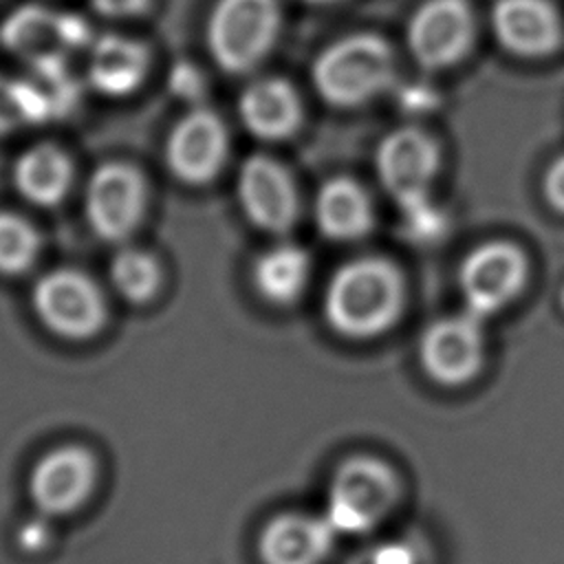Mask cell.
Listing matches in <instances>:
<instances>
[{
	"instance_id": "6da1fadb",
	"label": "cell",
	"mask_w": 564,
	"mask_h": 564,
	"mask_svg": "<svg viewBox=\"0 0 564 564\" xmlns=\"http://www.w3.org/2000/svg\"><path fill=\"white\" fill-rule=\"evenodd\" d=\"M403 306V280L383 258L366 256L339 267L324 291V319L348 339L388 330Z\"/></svg>"
},
{
	"instance_id": "7a4b0ae2",
	"label": "cell",
	"mask_w": 564,
	"mask_h": 564,
	"mask_svg": "<svg viewBox=\"0 0 564 564\" xmlns=\"http://www.w3.org/2000/svg\"><path fill=\"white\" fill-rule=\"evenodd\" d=\"M311 77L324 101L352 108L377 97L392 84L394 59L381 37L355 33L326 46L313 62Z\"/></svg>"
},
{
	"instance_id": "3957f363",
	"label": "cell",
	"mask_w": 564,
	"mask_h": 564,
	"mask_svg": "<svg viewBox=\"0 0 564 564\" xmlns=\"http://www.w3.org/2000/svg\"><path fill=\"white\" fill-rule=\"evenodd\" d=\"M399 482L394 471L372 456H352L330 476L324 518L344 535L372 531L397 505Z\"/></svg>"
},
{
	"instance_id": "277c9868",
	"label": "cell",
	"mask_w": 564,
	"mask_h": 564,
	"mask_svg": "<svg viewBox=\"0 0 564 564\" xmlns=\"http://www.w3.org/2000/svg\"><path fill=\"white\" fill-rule=\"evenodd\" d=\"M280 31L278 0H218L207 20V46L227 73L256 68Z\"/></svg>"
},
{
	"instance_id": "5b68a950",
	"label": "cell",
	"mask_w": 564,
	"mask_h": 564,
	"mask_svg": "<svg viewBox=\"0 0 564 564\" xmlns=\"http://www.w3.org/2000/svg\"><path fill=\"white\" fill-rule=\"evenodd\" d=\"M33 308L40 322L64 339H88L106 322V302L99 286L77 269H53L33 289Z\"/></svg>"
},
{
	"instance_id": "8992f818",
	"label": "cell",
	"mask_w": 564,
	"mask_h": 564,
	"mask_svg": "<svg viewBox=\"0 0 564 564\" xmlns=\"http://www.w3.org/2000/svg\"><path fill=\"white\" fill-rule=\"evenodd\" d=\"M527 282V258L507 240H489L467 253L458 284L465 311L478 319L502 311Z\"/></svg>"
},
{
	"instance_id": "52a82bcc",
	"label": "cell",
	"mask_w": 564,
	"mask_h": 564,
	"mask_svg": "<svg viewBox=\"0 0 564 564\" xmlns=\"http://www.w3.org/2000/svg\"><path fill=\"white\" fill-rule=\"evenodd\" d=\"M97 458L82 445H59L46 452L29 474V498L37 513L64 518L79 511L95 491Z\"/></svg>"
},
{
	"instance_id": "ba28073f",
	"label": "cell",
	"mask_w": 564,
	"mask_h": 564,
	"mask_svg": "<svg viewBox=\"0 0 564 564\" xmlns=\"http://www.w3.org/2000/svg\"><path fill=\"white\" fill-rule=\"evenodd\" d=\"M145 178L134 165L104 163L86 185V218L104 240H123L141 223L145 212Z\"/></svg>"
},
{
	"instance_id": "9c48e42d",
	"label": "cell",
	"mask_w": 564,
	"mask_h": 564,
	"mask_svg": "<svg viewBox=\"0 0 564 564\" xmlns=\"http://www.w3.org/2000/svg\"><path fill=\"white\" fill-rule=\"evenodd\" d=\"M438 163L436 143L416 128L392 130L381 139L375 154L377 176L399 207L430 196Z\"/></svg>"
},
{
	"instance_id": "30bf717a",
	"label": "cell",
	"mask_w": 564,
	"mask_h": 564,
	"mask_svg": "<svg viewBox=\"0 0 564 564\" xmlns=\"http://www.w3.org/2000/svg\"><path fill=\"white\" fill-rule=\"evenodd\" d=\"M482 319L471 313L432 322L419 344L423 370L441 386L467 383L482 366Z\"/></svg>"
},
{
	"instance_id": "8fae6325",
	"label": "cell",
	"mask_w": 564,
	"mask_h": 564,
	"mask_svg": "<svg viewBox=\"0 0 564 564\" xmlns=\"http://www.w3.org/2000/svg\"><path fill=\"white\" fill-rule=\"evenodd\" d=\"M471 40L474 15L465 0H427L408 24V48L430 70L456 64Z\"/></svg>"
},
{
	"instance_id": "7c38bea8",
	"label": "cell",
	"mask_w": 564,
	"mask_h": 564,
	"mask_svg": "<svg viewBox=\"0 0 564 564\" xmlns=\"http://www.w3.org/2000/svg\"><path fill=\"white\" fill-rule=\"evenodd\" d=\"M2 44L29 64L66 59L70 48L90 40L88 26L77 15L55 13L42 4H22L7 15L0 29Z\"/></svg>"
},
{
	"instance_id": "4fadbf2b",
	"label": "cell",
	"mask_w": 564,
	"mask_h": 564,
	"mask_svg": "<svg viewBox=\"0 0 564 564\" xmlns=\"http://www.w3.org/2000/svg\"><path fill=\"white\" fill-rule=\"evenodd\" d=\"M229 134L223 119L205 108L187 112L170 132L165 161L170 172L189 185L209 183L223 170Z\"/></svg>"
},
{
	"instance_id": "5bb4252c",
	"label": "cell",
	"mask_w": 564,
	"mask_h": 564,
	"mask_svg": "<svg viewBox=\"0 0 564 564\" xmlns=\"http://www.w3.org/2000/svg\"><path fill=\"white\" fill-rule=\"evenodd\" d=\"M236 194L245 216L260 229L284 234L297 218V192L291 174L273 159L249 156L236 181Z\"/></svg>"
},
{
	"instance_id": "9a60e30c",
	"label": "cell",
	"mask_w": 564,
	"mask_h": 564,
	"mask_svg": "<svg viewBox=\"0 0 564 564\" xmlns=\"http://www.w3.org/2000/svg\"><path fill=\"white\" fill-rule=\"evenodd\" d=\"M335 529L324 516L282 513L258 538L262 564H322L335 544Z\"/></svg>"
},
{
	"instance_id": "2e32d148",
	"label": "cell",
	"mask_w": 564,
	"mask_h": 564,
	"mask_svg": "<svg viewBox=\"0 0 564 564\" xmlns=\"http://www.w3.org/2000/svg\"><path fill=\"white\" fill-rule=\"evenodd\" d=\"M491 29L502 48L518 57L549 55L560 42V20L546 0H498Z\"/></svg>"
},
{
	"instance_id": "e0dca14e",
	"label": "cell",
	"mask_w": 564,
	"mask_h": 564,
	"mask_svg": "<svg viewBox=\"0 0 564 564\" xmlns=\"http://www.w3.org/2000/svg\"><path fill=\"white\" fill-rule=\"evenodd\" d=\"M245 128L267 141L291 137L302 121V104L293 86L280 77H260L251 82L238 101Z\"/></svg>"
},
{
	"instance_id": "ac0fdd59",
	"label": "cell",
	"mask_w": 564,
	"mask_h": 564,
	"mask_svg": "<svg viewBox=\"0 0 564 564\" xmlns=\"http://www.w3.org/2000/svg\"><path fill=\"white\" fill-rule=\"evenodd\" d=\"M313 218L317 229L337 242L364 238L375 223L366 189L350 178H333L317 189Z\"/></svg>"
},
{
	"instance_id": "d6986e66",
	"label": "cell",
	"mask_w": 564,
	"mask_h": 564,
	"mask_svg": "<svg viewBox=\"0 0 564 564\" xmlns=\"http://www.w3.org/2000/svg\"><path fill=\"white\" fill-rule=\"evenodd\" d=\"M148 73V51L141 42L123 35H101L93 42L88 77L108 97L134 93Z\"/></svg>"
},
{
	"instance_id": "ffe728a7",
	"label": "cell",
	"mask_w": 564,
	"mask_h": 564,
	"mask_svg": "<svg viewBox=\"0 0 564 564\" xmlns=\"http://www.w3.org/2000/svg\"><path fill=\"white\" fill-rule=\"evenodd\" d=\"M18 192L33 205H57L70 189V159L55 145L29 148L13 170Z\"/></svg>"
},
{
	"instance_id": "44dd1931",
	"label": "cell",
	"mask_w": 564,
	"mask_h": 564,
	"mask_svg": "<svg viewBox=\"0 0 564 564\" xmlns=\"http://www.w3.org/2000/svg\"><path fill=\"white\" fill-rule=\"evenodd\" d=\"M311 275L308 253L289 242H280L262 251L251 269V282L260 297L271 304L295 302Z\"/></svg>"
},
{
	"instance_id": "7402d4cb",
	"label": "cell",
	"mask_w": 564,
	"mask_h": 564,
	"mask_svg": "<svg viewBox=\"0 0 564 564\" xmlns=\"http://www.w3.org/2000/svg\"><path fill=\"white\" fill-rule=\"evenodd\" d=\"M20 88L29 108L31 123L51 121L70 112L79 97V86L64 59H46L31 64L26 77L20 79Z\"/></svg>"
},
{
	"instance_id": "603a6c76",
	"label": "cell",
	"mask_w": 564,
	"mask_h": 564,
	"mask_svg": "<svg viewBox=\"0 0 564 564\" xmlns=\"http://www.w3.org/2000/svg\"><path fill=\"white\" fill-rule=\"evenodd\" d=\"M110 280L121 297L141 304L156 295L163 273L152 253L143 249H121L110 262Z\"/></svg>"
},
{
	"instance_id": "cb8c5ba5",
	"label": "cell",
	"mask_w": 564,
	"mask_h": 564,
	"mask_svg": "<svg viewBox=\"0 0 564 564\" xmlns=\"http://www.w3.org/2000/svg\"><path fill=\"white\" fill-rule=\"evenodd\" d=\"M40 251L35 227L11 212H0V273L15 275L26 271Z\"/></svg>"
},
{
	"instance_id": "d4e9b609",
	"label": "cell",
	"mask_w": 564,
	"mask_h": 564,
	"mask_svg": "<svg viewBox=\"0 0 564 564\" xmlns=\"http://www.w3.org/2000/svg\"><path fill=\"white\" fill-rule=\"evenodd\" d=\"M399 209H401L405 236L410 240L430 242V240L441 238L447 229L445 212L432 200V196H427L423 200H416L412 205H403Z\"/></svg>"
},
{
	"instance_id": "484cf974",
	"label": "cell",
	"mask_w": 564,
	"mask_h": 564,
	"mask_svg": "<svg viewBox=\"0 0 564 564\" xmlns=\"http://www.w3.org/2000/svg\"><path fill=\"white\" fill-rule=\"evenodd\" d=\"M421 553L414 542L405 538L381 540L350 555L346 564H419Z\"/></svg>"
},
{
	"instance_id": "4316f807",
	"label": "cell",
	"mask_w": 564,
	"mask_h": 564,
	"mask_svg": "<svg viewBox=\"0 0 564 564\" xmlns=\"http://www.w3.org/2000/svg\"><path fill=\"white\" fill-rule=\"evenodd\" d=\"M31 123L29 108L20 88V79L0 75V134Z\"/></svg>"
},
{
	"instance_id": "83f0119b",
	"label": "cell",
	"mask_w": 564,
	"mask_h": 564,
	"mask_svg": "<svg viewBox=\"0 0 564 564\" xmlns=\"http://www.w3.org/2000/svg\"><path fill=\"white\" fill-rule=\"evenodd\" d=\"M18 542L24 551L29 553H40L48 546L51 542V518L37 513L35 518L26 520L22 527H20V533H18Z\"/></svg>"
},
{
	"instance_id": "f1b7e54d",
	"label": "cell",
	"mask_w": 564,
	"mask_h": 564,
	"mask_svg": "<svg viewBox=\"0 0 564 564\" xmlns=\"http://www.w3.org/2000/svg\"><path fill=\"white\" fill-rule=\"evenodd\" d=\"M544 196L549 200V205L557 212L564 214V154L557 156L544 174Z\"/></svg>"
},
{
	"instance_id": "f546056e",
	"label": "cell",
	"mask_w": 564,
	"mask_h": 564,
	"mask_svg": "<svg viewBox=\"0 0 564 564\" xmlns=\"http://www.w3.org/2000/svg\"><path fill=\"white\" fill-rule=\"evenodd\" d=\"M95 11L108 18H132L148 9L150 0H90Z\"/></svg>"
},
{
	"instance_id": "4dcf8cb0",
	"label": "cell",
	"mask_w": 564,
	"mask_h": 564,
	"mask_svg": "<svg viewBox=\"0 0 564 564\" xmlns=\"http://www.w3.org/2000/svg\"><path fill=\"white\" fill-rule=\"evenodd\" d=\"M172 86L181 97H198L200 88H203V77L196 68L181 64L176 66V70L172 73Z\"/></svg>"
},
{
	"instance_id": "1f68e13d",
	"label": "cell",
	"mask_w": 564,
	"mask_h": 564,
	"mask_svg": "<svg viewBox=\"0 0 564 564\" xmlns=\"http://www.w3.org/2000/svg\"><path fill=\"white\" fill-rule=\"evenodd\" d=\"M399 97H401V101L408 110H416L419 106L427 108L430 101L434 99V93L430 88H423V86H412V88L408 86Z\"/></svg>"
},
{
	"instance_id": "d6a6232c",
	"label": "cell",
	"mask_w": 564,
	"mask_h": 564,
	"mask_svg": "<svg viewBox=\"0 0 564 564\" xmlns=\"http://www.w3.org/2000/svg\"><path fill=\"white\" fill-rule=\"evenodd\" d=\"M306 2H313V4H328V2H335V0H306Z\"/></svg>"
},
{
	"instance_id": "836d02e7",
	"label": "cell",
	"mask_w": 564,
	"mask_h": 564,
	"mask_svg": "<svg viewBox=\"0 0 564 564\" xmlns=\"http://www.w3.org/2000/svg\"><path fill=\"white\" fill-rule=\"evenodd\" d=\"M562 306H564V291H562Z\"/></svg>"
}]
</instances>
